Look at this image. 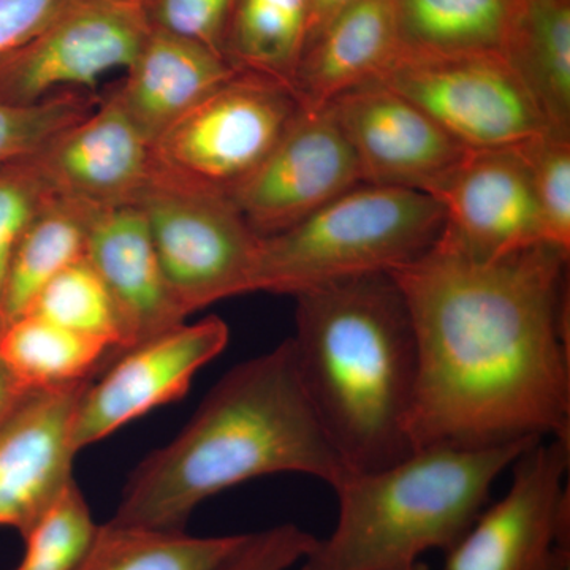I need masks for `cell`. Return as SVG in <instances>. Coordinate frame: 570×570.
Returning <instances> with one entry per match:
<instances>
[{"label":"cell","mask_w":570,"mask_h":570,"mask_svg":"<svg viewBox=\"0 0 570 570\" xmlns=\"http://www.w3.org/2000/svg\"><path fill=\"white\" fill-rule=\"evenodd\" d=\"M569 255L479 261L439 238L393 273L417 341L414 450L570 442Z\"/></svg>","instance_id":"1"},{"label":"cell","mask_w":570,"mask_h":570,"mask_svg":"<svg viewBox=\"0 0 570 570\" xmlns=\"http://www.w3.org/2000/svg\"><path fill=\"white\" fill-rule=\"evenodd\" d=\"M284 472L332 489L348 474L303 387L288 340L220 377L181 433L135 468L111 520L183 531L206 499Z\"/></svg>","instance_id":"2"},{"label":"cell","mask_w":570,"mask_h":570,"mask_svg":"<svg viewBox=\"0 0 570 570\" xmlns=\"http://www.w3.org/2000/svg\"><path fill=\"white\" fill-rule=\"evenodd\" d=\"M296 370L348 472L389 466L414 452L409 422L419 354L403 291L366 275L295 295Z\"/></svg>","instance_id":"3"},{"label":"cell","mask_w":570,"mask_h":570,"mask_svg":"<svg viewBox=\"0 0 570 570\" xmlns=\"http://www.w3.org/2000/svg\"><path fill=\"white\" fill-rule=\"evenodd\" d=\"M539 442V441H538ZM538 442L491 449H415L333 487L337 519L302 570H403L428 551L448 553L489 505L499 475Z\"/></svg>","instance_id":"4"},{"label":"cell","mask_w":570,"mask_h":570,"mask_svg":"<svg viewBox=\"0 0 570 570\" xmlns=\"http://www.w3.org/2000/svg\"><path fill=\"white\" fill-rule=\"evenodd\" d=\"M442 232L444 212L431 195L360 184L261 238L254 292L295 296L348 277L393 275L430 253Z\"/></svg>","instance_id":"5"},{"label":"cell","mask_w":570,"mask_h":570,"mask_svg":"<svg viewBox=\"0 0 570 570\" xmlns=\"http://www.w3.org/2000/svg\"><path fill=\"white\" fill-rule=\"evenodd\" d=\"M302 111L283 81L239 70L153 145L154 175L230 195Z\"/></svg>","instance_id":"6"},{"label":"cell","mask_w":570,"mask_h":570,"mask_svg":"<svg viewBox=\"0 0 570 570\" xmlns=\"http://www.w3.org/2000/svg\"><path fill=\"white\" fill-rule=\"evenodd\" d=\"M140 206L171 295L186 316L254 292L261 238L225 194L154 175Z\"/></svg>","instance_id":"7"},{"label":"cell","mask_w":570,"mask_h":570,"mask_svg":"<svg viewBox=\"0 0 570 570\" xmlns=\"http://www.w3.org/2000/svg\"><path fill=\"white\" fill-rule=\"evenodd\" d=\"M149 31L145 7L137 3L62 0L31 39L0 58V102L91 92L105 75L132 66Z\"/></svg>","instance_id":"8"},{"label":"cell","mask_w":570,"mask_h":570,"mask_svg":"<svg viewBox=\"0 0 570 570\" xmlns=\"http://www.w3.org/2000/svg\"><path fill=\"white\" fill-rule=\"evenodd\" d=\"M570 442L546 439L512 464L508 493L445 553V570H558L570 561Z\"/></svg>","instance_id":"9"},{"label":"cell","mask_w":570,"mask_h":570,"mask_svg":"<svg viewBox=\"0 0 570 570\" xmlns=\"http://www.w3.org/2000/svg\"><path fill=\"white\" fill-rule=\"evenodd\" d=\"M377 81L466 149L510 148L551 130L502 55L397 56Z\"/></svg>","instance_id":"10"},{"label":"cell","mask_w":570,"mask_h":570,"mask_svg":"<svg viewBox=\"0 0 570 570\" xmlns=\"http://www.w3.org/2000/svg\"><path fill=\"white\" fill-rule=\"evenodd\" d=\"M228 344L219 317L179 324L121 352L82 393L71 441L80 452L153 409L181 400L195 374Z\"/></svg>","instance_id":"11"},{"label":"cell","mask_w":570,"mask_h":570,"mask_svg":"<svg viewBox=\"0 0 570 570\" xmlns=\"http://www.w3.org/2000/svg\"><path fill=\"white\" fill-rule=\"evenodd\" d=\"M363 184L351 146L322 108L298 112L230 200L258 238L281 234Z\"/></svg>","instance_id":"12"},{"label":"cell","mask_w":570,"mask_h":570,"mask_svg":"<svg viewBox=\"0 0 570 570\" xmlns=\"http://www.w3.org/2000/svg\"><path fill=\"white\" fill-rule=\"evenodd\" d=\"M428 195L444 212L441 239L479 261L549 245L523 157L515 146L468 149Z\"/></svg>","instance_id":"13"},{"label":"cell","mask_w":570,"mask_h":570,"mask_svg":"<svg viewBox=\"0 0 570 570\" xmlns=\"http://www.w3.org/2000/svg\"><path fill=\"white\" fill-rule=\"evenodd\" d=\"M324 110L351 146L363 184L428 194L468 151L417 105L379 81L341 94Z\"/></svg>","instance_id":"14"},{"label":"cell","mask_w":570,"mask_h":570,"mask_svg":"<svg viewBox=\"0 0 570 570\" xmlns=\"http://www.w3.org/2000/svg\"><path fill=\"white\" fill-rule=\"evenodd\" d=\"M28 159L55 197L96 208L134 205L154 178L151 142L112 94Z\"/></svg>","instance_id":"15"},{"label":"cell","mask_w":570,"mask_h":570,"mask_svg":"<svg viewBox=\"0 0 570 570\" xmlns=\"http://www.w3.org/2000/svg\"><path fill=\"white\" fill-rule=\"evenodd\" d=\"M91 381L33 392L0 425V527L24 538L75 480L71 431Z\"/></svg>","instance_id":"16"},{"label":"cell","mask_w":570,"mask_h":570,"mask_svg":"<svg viewBox=\"0 0 570 570\" xmlns=\"http://www.w3.org/2000/svg\"><path fill=\"white\" fill-rule=\"evenodd\" d=\"M85 257L115 299L129 347L186 322L165 279L140 206L94 209Z\"/></svg>","instance_id":"17"},{"label":"cell","mask_w":570,"mask_h":570,"mask_svg":"<svg viewBox=\"0 0 570 570\" xmlns=\"http://www.w3.org/2000/svg\"><path fill=\"white\" fill-rule=\"evenodd\" d=\"M238 71L212 48L151 28L112 96L153 146Z\"/></svg>","instance_id":"18"},{"label":"cell","mask_w":570,"mask_h":570,"mask_svg":"<svg viewBox=\"0 0 570 570\" xmlns=\"http://www.w3.org/2000/svg\"><path fill=\"white\" fill-rule=\"evenodd\" d=\"M397 55L390 0H354L307 45L292 92L302 110H322L341 94L377 81Z\"/></svg>","instance_id":"19"},{"label":"cell","mask_w":570,"mask_h":570,"mask_svg":"<svg viewBox=\"0 0 570 570\" xmlns=\"http://www.w3.org/2000/svg\"><path fill=\"white\" fill-rule=\"evenodd\" d=\"M502 56L547 126L570 134V0L521 3Z\"/></svg>","instance_id":"20"},{"label":"cell","mask_w":570,"mask_h":570,"mask_svg":"<svg viewBox=\"0 0 570 570\" xmlns=\"http://www.w3.org/2000/svg\"><path fill=\"white\" fill-rule=\"evenodd\" d=\"M397 56L502 55L513 0H390Z\"/></svg>","instance_id":"21"},{"label":"cell","mask_w":570,"mask_h":570,"mask_svg":"<svg viewBox=\"0 0 570 570\" xmlns=\"http://www.w3.org/2000/svg\"><path fill=\"white\" fill-rule=\"evenodd\" d=\"M94 209L58 197L41 208L11 257L0 295V326L28 313L59 273L85 257Z\"/></svg>","instance_id":"22"},{"label":"cell","mask_w":570,"mask_h":570,"mask_svg":"<svg viewBox=\"0 0 570 570\" xmlns=\"http://www.w3.org/2000/svg\"><path fill=\"white\" fill-rule=\"evenodd\" d=\"M0 356L31 392L91 381L118 356L108 344L26 313L0 326Z\"/></svg>","instance_id":"23"},{"label":"cell","mask_w":570,"mask_h":570,"mask_svg":"<svg viewBox=\"0 0 570 570\" xmlns=\"http://www.w3.org/2000/svg\"><path fill=\"white\" fill-rule=\"evenodd\" d=\"M307 31L309 0H235L224 58L235 69L275 78L291 88Z\"/></svg>","instance_id":"24"},{"label":"cell","mask_w":570,"mask_h":570,"mask_svg":"<svg viewBox=\"0 0 570 570\" xmlns=\"http://www.w3.org/2000/svg\"><path fill=\"white\" fill-rule=\"evenodd\" d=\"M247 534L195 538L183 531L99 524L77 570H219Z\"/></svg>","instance_id":"25"},{"label":"cell","mask_w":570,"mask_h":570,"mask_svg":"<svg viewBox=\"0 0 570 570\" xmlns=\"http://www.w3.org/2000/svg\"><path fill=\"white\" fill-rule=\"evenodd\" d=\"M28 313L102 341L118 355L129 348L115 299L86 257L59 273L40 292Z\"/></svg>","instance_id":"26"},{"label":"cell","mask_w":570,"mask_h":570,"mask_svg":"<svg viewBox=\"0 0 570 570\" xmlns=\"http://www.w3.org/2000/svg\"><path fill=\"white\" fill-rule=\"evenodd\" d=\"M99 524L71 480L24 535V557L14 570H77L91 549Z\"/></svg>","instance_id":"27"},{"label":"cell","mask_w":570,"mask_h":570,"mask_svg":"<svg viewBox=\"0 0 570 570\" xmlns=\"http://www.w3.org/2000/svg\"><path fill=\"white\" fill-rule=\"evenodd\" d=\"M97 104L86 91H62L29 105L0 102V165L36 156Z\"/></svg>","instance_id":"28"},{"label":"cell","mask_w":570,"mask_h":570,"mask_svg":"<svg viewBox=\"0 0 570 570\" xmlns=\"http://www.w3.org/2000/svg\"><path fill=\"white\" fill-rule=\"evenodd\" d=\"M515 148L530 171L547 243L570 254V134L546 130Z\"/></svg>","instance_id":"29"},{"label":"cell","mask_w":570,"mask_h":570,"mask_svg":"<svg viewBox=\"0 0 570 570\" xmlns=\"http://www.w3.org/2000/svg\"><path fill=\"white\" fill-rule=\"evenodd\" d=\"M52 197L31 160L0 165V295L21 236Z\"/></svg>","instance_id":"30"},{"label":"cell","mask_w":570,"mask_h":570,"mask_svg":"<svg viewBox=\"0 0 570 570\" xmlns=\"http://www.w3.org/2000/svg\"><path fill=\"white\" fill-rule=\"evenodd\" d=\"M235 0H148L145 11L154 29L198 41L224 56L225 29Z\"/></svg>","instance_id":"31"},{"label":"cell","mask_w":570,"mask_h":570,"mask_svg":"<svg viewBox=\"0 0 570 570\" xmlns=\"http://www.w3.org/2000/svg\"><path fill=\"white\" fill-rule=\"evenodd\" d=\"M316 539L292 523L250 532L219 570H288L305 560Z\"/></svg>","instance_id":"32"},{"label":"cell","mask_w":570,"mask_h":570,"mask_svg":"<svg viewBox=\"0 0 570 570\" xmlns=\"http://www.w3.org/2000/svg\"><path fill=\"white\" fill-rule=\"evenodd\" d=\"M62 0H0V58L39 31Z\"/></svg>","instance_id":"33"},{"label":"cell","mask_w":570,"mask_h":570,"mask_svg":"<svg viewBox=\"0 0 570 570\" xmlns=\"http://www.w3.org/2000/svg\"><path fill=\"white\" fill-rule=\"evenodd\" d=\"M33 392L24 387L0 356V425L21 406Z\"/></svg>","instance_id":"34"},{"label":"cell","mask_w":570,"mask_h":570,"mask_svg":"<svg viewBox=\"0 0 570 570\" xmlns=\"http://www.w3.org/2000/svg\"><path fill=\"white\" fill-rule=\"evenodd\" d=\"M352 2L354 0H309V31H307L306 47Z\"/></svg>","instance_id":"35"},{"label":"cell","mask_w":570,"mask_h":570,"mask_svg":"<svg viewBox=\"0 0 570 570\" xmlns=\"http://www.w3.org/2000/svg\"><path fill=\"white\" fill-rule=\"evenodd\" d=\"M403 570H430L428 569V566L423 564L422 561L417 562V564L411 566V568L403 569Z\"/></svg>","instance_id":"36"},{"label":"cell","mask_w":570,"mask_h":570,"mask_svg":"<svg viewBox=\"0 0 570 570\" xmlns=\"http://www.w3.org/2000/svg\"><path fill=\"white\" fill-rule=\"evenodd\" d=\"M119 2L137 3V6H145L148 0H119Z\"/></svg>","instance_id":"37"},{"label":"cell","mask_w":570,"mask_h":570,"mask_svg":"<svg viewBox=\"0 0 570 570\" xmlns=\"http://www.w3.org/2000/svg\"><path fill=\"white\" fill-rule=\"evenodd\" d=\"M558 570H570V561L564 562V564L560 566V568H558Z\"/></svg>","instance_id":"38"},{"label":"cell","mask_w":570,"mask_h":570,"mask_svg":"<svg viewBox=\"0 0 570 570\" xmlns=\"http://www.w3.org/2000/svg\"><path fill=\"white\" fill-rule=\"evenodd\" d=\"M513 2H515L517 6H521V3L528 2V0H513Z\"/></svg>","instance_id":"39"}]
</instances>
